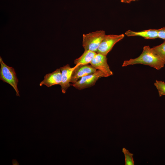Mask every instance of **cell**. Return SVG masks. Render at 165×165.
I'll return each mask as SVG.
<instances>
[{"label":"cell","mask_w":165,"mask_h":165,"mask_svg":"<svg viewBox=\"0 0 165 165\" xmlns=\"http://www.w3.org/2000/svg\"><path fill=\"white\" fill-rule=\"evenodd\" d=\"M128 0H120V1L123 3H127Z\"/></svg>","instance_id":"cell-18"},{"label":"cell","mask_w":165,"mask_h":165,"mask_svg":"<svg viewBox=\"0 0 165 165\" xmlns=\"http://www.w3.org/2000/svg\"><path fill=\"white\" fill-rule=\"evenodd\" d=\"M154 85L158 91L160 97L165 95V82H164L156 80Z\"/></svg>","instance_id":"cell-14"},{"label":"cell","mask_w":165,"mask_h":165,"mask_svg":"<svg viewBox=\"0 0 165 165\" xmlns=\"http://www.w3.org/2000/svg\"><path fill=\"white\" fill-rule=\"evenodd\" d=\"M0 64V79L11 85L16 92V96L20 97L19 91L17 88L18 80L14 68L6 65L1 57Z\"/></svg>","instance_id":"cell-3"},{"label":"cell","mask_w":165,"mask_h":165,"mask_svg":"<svg viewBox=\"0 0 165 165\" xmlns=\"http://www.w3.org/2000/svg\"><path fill=\"white\" fill-rule=\"evenodd\" d=\"M158 29H149L135 31L128 30L125 33L128 37L139 36L147 39H155L158 38Z\"/></svg>","instance_id":"cell-10"},{"label":"cell","mask_w":165,"mask_h":165,"mask_svg":"<svg viewBox=\"0 0 165 165\" xmlns=\"http://www.w3.org/2000/svg\"><path fill=\"white\" fill-rule=\"evenodd\" d=\"M139 0H128L127 3H130L131 2L133 1H137Z\"/></svg>","instance_id":"cell-17"},{"label":"cell","mask_w":165,"mask_h":165,"mask_svg":"<svg viewBox=\"0 0 165 165\" xmlns=\"http://www.w3.org/2000/svg\"><path fill=\"white\" fill-rule=\"evenodd\" d=\"M97 53L90 50H84L80 57L74 61L75 65H85L90 63Z\"/></svg>","instance_id":"cell-11"},{"label":"cell","mask_w":165,"mask_h":165,"mask_svg":"<svg viewBox=\"0 0 165 165\" xmlns=\"http://www.w3.org/2000/svg\"><path fill=\"white\" fill-rule=\"evenodd\" d=\"M141 64L150 66L159 70L164 67L165 62L148 46L143 48L141 54L138 57L124 61L122 66Z\"/></svg>","instance_id":"cell-1"},{"label":"cell","mask_w":165,"mask_h":165,"mask_svg":"<svg viewBox=\"0 0 165 165\" xmlns=\"http://www.w3.org/2000/svg\"><path fill=\"white\" fill-rule=\"evenodd\" d=\"M103 30L97 31L83 35L82 46L84 50L96 52L101 42L105 35Z\"/></svg>","instance_id":"cell-2"},{"label":"cell","mask_w":165,"mask_h":165,"mask_svg":"<svg viewBox=\"0 0 165 165\" xmlns=\"http://www.w3.org/2000/svg\"><path fill=\"white\" fill-rule=\"evenodd\" d=\"M124 36L123 34L105 35L102 39L96 53L107 56L115 45L123 39Z\"/></svg>","instance_id":"cell-5"},{"label":"cell","mask_w":165,"mask_h":165,"mask_svg":"<svg viewBox=\"0 0 165 165\" xmlns=\"http://www.w3.org/2000/svg\"><path fill=\"white\" fill-rule=\"evenodd\" d=\"M122 152L124 153L125 157V165H134L133 158V154L130 152L128 150L124 148H123Z\"/></svg>","instance_id":"cell-13"},{"label":"cell","mask_w":165,"mask_h":165,"mask_svg":"<svg viewBox=\"0 0 165 165\" xmlns=\"http://www.w3.org/2000/svg\"><path fill=\"white\" fill-rule=\"evenodd\" d=\"M76 66L71 67L68 64L60 68L61 73V82L60 84L63 93L65 94L70 86V80L72 72Z\"/></svg>","instance_id":"cell-8"},{"label":"cell","mask_w":165,"mask_h":165,"mask_svg":"<svg viewBox=\"0 0 165 165\" xmlns=\"http://www.w3.org/2000/svg\"><path fill=\"white\" fill-rule=\"evenodd\" d=\"M158 38L165 40V27L158 29Z\"/></svg>","instance_id":"cell-15"},{"label":"cell","mask_w":165,"mask_h":165,"mask_svg":"<svg viewBox=\"0 0 165 165\" xmlns=\"http://www.w3.org/2000/svg\"><path fill=\"white\" fill-rule=\"evenodd\" d=\"M152 48L165 62V40L161 44L154 46Z\"/></svg>","instance_id":"cell-12"},{"label":"cell","mask_w":165,"mask_h":165,"mask_svg":"<svg viewBox=\"0 0 165 165\" xmlns=\"http://www.w3.org/2000/svg\"><path fill=\"white\" fill-rule=\"evenodd\" d=\"M72 72L70 82L74 83L82 77L95 73L97 69L91 65H76Z\"/></svg>","instance_id":"cell-7"},{"label":"cell","mask_w":165,"mask_h":165,"mask_svg":"<svg viewBox=\"0 0 165 165\" xmlns=\"http://www.w3.org/2000/svg\"><path fill=\"white\" fill-rule=\"evenodd\" d=\"M105 56L97 53L90 63V64L97 70L103 72L108 77L113 74L107 63V58Z\"/></svg>","instance_id":"cell-6"},{"label":"cell","mask_w":165,"mask_h":165,"mask_svg":"<svg viewBox=\"0 0 165 165\" xmlns=\"http://www.w3.org/2000/svg\"><path fill=\"white\" fill-rule=\"evenodd\" d=\"M13 165H19V164L16 159H13L12 160Z\"/></svg>","instance_id":"cell-16"},{"label":"cell","mask_w":165,"mask_h":165,"mask_svg":"<svg viewBox=\"0 0 165 165\" xmlns=\"http://www.w3.org/2000/svg\"><path fill=\"white\" fill-rule=\"evenodd\" d=\"M61 82V73L60 69L57 68L51 73L45 75L44 79L40 84V86L45 85L48 87L57 84L60 85Z\"/></svg>","instance_id":"cell-9"},{"label":"cell","mask_w":165,"mask_h":165,"mask_svg":"<svg viewBox=\"0 0 165 165\" xmlns=\"http://www.w3.org/2000/svg\"><path fill=\"white\" fill-rule=\"evenodd\" d=\"M102 77H106L103 72L98 70L94 73L82 77L72 85L75 88L81 90L93 86L99 78Z\"/></svg>","instance_id":"cell-4"}]
</instances>
